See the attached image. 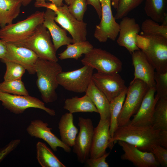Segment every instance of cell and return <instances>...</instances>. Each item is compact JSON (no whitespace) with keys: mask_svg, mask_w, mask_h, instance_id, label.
I'll list each match as a JSON object with an SVG mask.
<instances>
[{"mask_svg":"<svg viewBox=\"0 0 167 167\" xmlns=\"http://www.w3.org/2000/svg\"><path fill=\"white\" fill-rule=\"evenodd\" d=\"M161 131L151 125L135 126L128 123L118 126L111 139V149L113 143L121 141L134 145L141 150L152 152L154 145H161Z\"/></svg>","mask_w":167,"mask_h":167,"instance_id":"1","label":"cell"},{"mask_svg":"<svg viewBox=\"0 0 167 167\" xmlns=\"http://www.w3.org/2000/svg\"><path fill=\"white\" fill-rule=\"evenodd\" d=\"M35 68L36 84L42 100L47 103L55 101L58 98L56 92L59 85L57 76L62 71L61 66L58 62L38 58Z\"/></svg>","mask_w":167,"mask_h":167,"instance_id":"2","label":"cell"},{"mask_svg":"<svg viewBox=\"0 0 167 167\" xmlns=\"http://www.w3.org/2000/svg\"><path fill=\"white\" fill-rule=\"evenodd\" d=\"M137 44L156 71L167 72V38L138 35Z\"/></svg>","mask_w":167,"mask_h":167,"instance_id":"3","label":"cell"},{"mask_svg":"<svg viewBox=\"0 0 167 167\" xmlns=\"http://www.w3.org/2000/svg\"><path fill=\"white\" fill-rule=\"evenodd\" d=\"M50 36L49 32L42 24L38 25L29 36L12 43L32 50L39 58L58 62L56 51Z\"/></svg>","mask_w":167,"mask_h":167,"instance_id":"4","label":"cell"},{"mask_svg":"<svg viewBox=\"0 0 167 167\" xmlns=\"http://www.w3.org/2000/svg\"><path fill=\"white\" fill-rule=\"evenodd\" d=\"M44 14L37 11L23 20L1 28L0 38L6 42L13 43L26 38L43 24Z\"/></svg>","mask_w":167,"mask_h":167,"instance_id":"5","label":"cell"},{"mask_svg":"<svg viewBox=\"0 0 167 167\" xmlns=\"http://www.w3.org/2000/svg\"><path fill=\"white\" fill-rule=\"evenodd\" d=\"M149 88L143 81L132 80L127 88L125 99L118 119V126L126 125L138 111Z\"/></svg>","mask_w":167,"mask_h":167,"instance_id":"6","label":"cell"},{"mask_svg":"<svg viewBox=\"0 0 167 167\" xmlns=\"http://www.w3.org/2000/svg\"><path fill=\"white\" fill-rule=\"evenodd\" d=\"M81 61L84 65L89 66L102 73H118L122 69V62L119 59L101 48H93L85 54Z\"/></svg>","mask_w":167,"mask_h":167,"instance_id":"7","label":"cell"},{"mask_svg":"<svg viewBox=\"0 0 167 167\" xmlns=\"http://www.w3.org/2000/svg\"><path fill=\"white\" fill-rule=\"evenodd\" d=\"M67 6V5L64 4L61 6L57 7L52 3H50L47 8L55 12V22L71 34L73 43L86 41L87 23L75 18L69 12Z\"/></svg>","mask_w":167,"mask_h":167,"instance_id":"8","label":"cell"},{"mask_svg":"<svg viewBox=\"0 0 167 167\" xmlns=\"http://www.w3.org/2000/svg\"><path fill=\"white\" fill-rule=\"evenodd\" d=\"M0 101L5 108L15 114H22L26 109L32 108L42 109L52 116L56 114L54 110L46 107L39 99L29 95H13L0 91Z\"/></svg>","mask_w":167,"mask_h":167,"instance_id":"9","label":"cell"},{"mask_svg":"<svg viewBox=\"0 0 167 167\" xmlns=\"http://www.w3.org/2000/svg\"><path fill=\"white\" fill-rule=\"evenodd\" d=\"M94 69L84 65L79 69L60 73L57 76L59 85L75 92H85L92 80Z\"/></svg>","mask_w":167,"mask_h":167,"instance_id":"10","label":"cell"},{"mask_svg":"<svg viewBox=\"0 0 167 167\" xmlns=\"http://www.w3.org/2000/svg\"><path fill=\"white\" fill-rule=\"evenodd\" d=\"M101 9V21L96 26L94 36L99 42H105L108 39L115 41L119 31V24L113 14L111 0H100Z\"/></svg>","mask_w":167,"mask_h":167,"instance_id":"11","label":"cell"},{"mask_svg":"<svg viewBox=\"0 0 167 167\" xmlns=\"http://www.w3.org/2000/svg\"><path fill=\"white\" fill-rule=\"evenodd\" d=\"M78 125L79 131L72 147L73 151L76 155L78 161L83 164L89 157L94 128L89 118L79 117Z\"/></svg>","mask_w":167,"mask_h":167,"instance_id":"12","label":"cell"},{"mask_svg":"<svg viewBox=\"0 0 167 167\" xmlns=\"http://www.w3.org/2000/svg\"><path fill=\"white\" fill-rule=\"evenodd\" d=\"M92 80L97 88L110 102L127 89L124 80L118 73L93 74Z\"/></svg>","mask_w":167,"mask_h":167,"instance_id":"13","label":"cell"},{"mask_svg":"<svg viewBox=\"0 0 167 167\" xmlns=\"http://www.w3.org/2000/svg\"><path fill=\"white\" fill-rule=\"evenodd\" d=\"M48 124L42 120L36 119L30 122L26 130L31 137L43 140L46 142L54 152L58 147L61 148L66 152H71V148L64 144L51 131L52 128L48 126Z\"/></svg>","mask_w":167,"mask_h":167,"instance_id":"14","label":"cell"},{"mask_svg":"<svg viewBox=\"0 0 167 167\" xmlns=\"http://www.w3.org/2000/svg\"><path fill=\"white\" fill-rule=\"evenodd\" d=\"M119 31L117 44L124 47L131 54L140 49L137 44V38L140 30V27L135 19L127 16L121 19L119 24Z\"/></svg>","mask_w":167,"mask_h":167,"instance_id":"15","label":"cell"},{"mask_svg":"<svg viewBox=\"0 0 167 167\" xmlns=\"http://www.w3.org/2000/svg\"><path fill=\"white\" fill-rule=\"evenodd\" d=\"M7 52L1 61L13 62L24 67L30 74L36 73L35 64L39 57L32 50L27 48L6 42Z\"/></svg>","mask_w":167,"mask_h":167,"instance_id":"16","label":"cell"},{"mask_svg":"<svg viewBox=\"0 0 167 167\" xmlns=\"http://www.w3.org/2000/svg\"><path fill=\"white\" fill-rule=\"evenodd\" d=\"M117 142L124 152L121 159L128 161L137 167H158L160 165L152 152L141 150L135 146L124 141Z\"/></svg>","mask_w":167,"mask_h":167,"instance_id":"17","label":"cell"},{"mask_svg":"<svg viewBox=\"0 0 167 167\" xmlns=\"http://www.w3.org/2000/svg\"><path fill=\"white\" fill-rule=\"evenodd\" d=\"M110 119H100L94 128L89 155L90 158H95L106 152L108 147L111 149L109 133Z\"/></svg>","mask_w":167,"mask_h":167,"instance_id":"18","label":"cell"},{"mask_svg":"<svg viewBox=\"0 0 167 167\" xmlns=\"http://www.w3.org/2000/svg\"><path fill=\"white\" fill-rule=\"evenodd\" d=\"M155 87L149 88L145 95L137 112L128 124L135 126L152 125L155 108L159 97Z\"/></svg>","mask_w":167,"mask_h":167,"instance_id":"19","label":"cell"},{"mask_svg":"<svg viewBox=\"0 0 167 167\" xmlns=\"http://www.w3.org/2000/svg\"><path fill=\"white\" fill-rule=\"evenodd\" d=\"M131 55L134 68V77L132 80L139 79L144 82L149 88L155 87V69L144 53L140 49L134 51Z\"/></svg>","mask_w":167,"mask_h":167,"instance_id":"20","label":"cell"},{"mask_svg":"<svg viewBox=\"0 0 167 167\" xmlns=\"http://www.w3.org/2000/svg\"><path fill=\"white\" fill-rule=\"evenodd\" d=\"M44 14L43 25L49 32L56 51L61 47L73 43L72 38L67 36L66 31L60 28L56 24L54 18L55 12L52 10L46 8Z\"/></svg>","mask_w":167,"mask_h":167,"instance_id":"21","label":"cell"},{"mask_svg":"<svg viewBox=\"0 0 167 167\" xmlns=\"http://www.w3.org/2000/svg\"><path fill=\"white\" fill-rule=\"evenodd\" d=\"M58 128L61 141L66 145L73 147L78 132L74 123L72 113H66L61 117Z\"/></svg>","mask_w":167,"mask_h":167,"instance_id":"22","label":"cell"},{"mask_svg":"<svg viewBox=\"0 0 167 167\" xmlns=\"http://www.w3.org/2000/svg\"><path fill=\"white\" fill-rule=\"evenodd\" d=\"M85 93L96 108L100 115V119H110V102L106 96L97 88L92 80Z\"/></svg>","mask_w":167,"mask_h":167,"instance_id":"23","label":"cell"},{"mask_svg":"<svg viewBox=\"0 0 167 167\" xmlns=\"http://www.w3.org/2000/svg\"><path fill=\"white\" fill-rule=\"evenodd\" d=\"M21 2L17 0H0V26L12 23L19 15Z\"/></svg>","mask_w":167,"mask_h":167,"instance_id":"24","label":"cell"},{"mask_svg":"<svg viewBox=\"0 0 167 167\" xmlns=\"http://www.w3.org/2000/svg\"><path fill=\"white\" fill-rule=\"evenodd\" d=\"M63 108L72 114L77 112L98 113L95 105L86 94L80 97L75 96L66 99Z\"/></svg>","mask_w":167,"mask_h":167,"instance_id":"25","label":"cell"},{"mask_svg":"<svg viewBox=\"0 0 167 167\" xmlns=\"http://www.w3.org/2000/svg\"><path fill=\"white\" fill-rule=\"evenodd\" d=\"M36 159L42 167H66L44 143L38 142L36 145Z\"/></svg>","mask_w":167,"mask_h":167,"instance_id":"26","label":"cell"},{"mask_svg":"<svg viewBox=\"0 0 167 167\" xmlns=\"http://www.w3.org/2000/svg\"><path fill=\"white\" fill-rule=\"evenodd\" d=\"M144 11L151 19L162 23L167 18V0H145Z\"/></svg>","mask_w":167,"mask_h":167,"instance_id":"27","label":"cell"},{"mask_svg":"<svg viewBox=\"0 0 167 167\" xmlns=\"http://www.w3.org/2000/svg\"><path fill=\"white\" fill-rule=\"evenodd\" d=\"M93 48L92 45L87 41L71 44L67 45L66 49L58 54V58L61 60L67 59L77 60Z\"/></svg>","mask_w":167,"mask_h":167,"instance_id":"28","label":"cell"},{"mask_svg":"<svg viewBox=\"0 0 167 167\" xmlns=\"http://www.w3.org/2000/svg\"><path fill=\"white\" fill-rule=\"evenodd\" d=\"M127 89L110 102V123L109 133L111 138L118 127V119L124 102Z\"/></svg>","mask_w":167,"mask_h":167,"instance_id":"29","label":"cell"},{"mask_svg":"<svg viewBox=\"0 0 167 167\" xmlns=\"http://www.w3.org/2000/svg\"><path fill=\"white\" fill-rule=\"evenodd\" d=\"M152 126L156 130L167 131V98H159L157 101Z\"/></svg>","mask_w":167,"mask_h":167,"instance_id":"30","label":"cell"},{"mask_svg":"<svg viewBox=\"0 0 167 167\" xmlns=\"http://www.w3.org/2000/svg\"><path fill=\"white\" fill-rule=\"evenodd\" d=\"M141 35L160 36L167 38V25H160L151 19L144 20L140 27Z\"/></svg>","mask_w":167,"mask_h":167,"instance_id":"31","label":"cell"},{"mask_svg":"<svg viewBox=\"0 0 167 167\" xmlns=\"http://www.w3.org/2000/svg\"><path fill=\"white\" fill-rule=\"evenodd\" d=\"M0 91L13 95H29L21 79L0 83Z\"/></svg>","mask_w":167,"mask_h":167,"instance_id":"32","label":"cell"},{"mask_svg":"<svg viewBox=\"0 0 167 167\" xmlns=\"http://www.w3.org/2000/svg\"><path fill=\"white\" fill-rule=\"evenodd\" d=\"M145 0H118L114 17L120 19L127 16L131 11L138 7Z\"/></svg>","mask_w":167,"mask_h":167,"instance_id":"33","label":"cell"},{"mask_svg":"<svg viewBox=\"0 0 167 167\" xmlns=\"http://www.w3.org/2000/svg\"><path fill=\"white\" fill-rule=\"evenodd\" d=\"M6 70L4 76L5 81H9L21 79L25 71V69L18 63L10 61L4 62Z\"/></svg>","mask_w":167,"mask_h":167,"instance_id":"34","label":"cell"},{"mask_svg":"<svg viewBox=\"0 0 167 167\" xmlns=\"http://www.w3.org/2000/svg\"><path fill=\"white\" fill-rule=\"evenodd\" d=\"M88 3L87 0H72L68 6L70 13L79 21H83Z\"/></svg>","mask_w":167,"mask_h":167,"instance_id":"35","label":"cell"},{"mask_svg":"<svg viewBox=\"0 0 167 167\" xmlns=\"http://www.w3.org/2000/svg\"><path fill=\"white\" fill-rule=\"evenodd\" d=\"M154 79L156 95L159 98H167V72L161 73L155 72Z\"/></svg>","mask_w":167,"mask_h":167,"instance_id":"36","label":"cell"},{"mask_svg":"<svg viewBox=\"0 0 167 167\" xmlns=\"http://www.w3.org/2000/svg\"><path fill=\"white\" fill-rule=\"evenodd\" d=\"M152 152L163 167L167 166V149L159 145H155L152 147Z\"/></svg>","mask_w":167,"mask_h":167,"instance_id":"37","label":"cell"},{"mask_svg":"<svg viewBox=\"0 0 167 167\" xmlns=\"http://www.w3.org/2000/svg\"><path fill=\"white\" fill-rule=\"evenodd\" d=\"M109 154V152H106L102 156L95 158H89L84 163L89 167H108L109 165L106 160Z\"/></svg>","mask_w":167,"mask_h":167,"instance_id":"38","label":"cell"},{"mask_svg":"<svg viewBox=\"0 0 167 167\" xmlns=\"http://www.w3.org/2000/svg\"><path fill=\"white\" fill-rule=\"evenodd\" d=\"M20 142L21 140L19 139H13L4 147L0 149V163L8 154L15 150Z\"/></svg>","mask_w":167,"mask_h":167,"instance_id":"39","label":"cell"},{"mask_svg":"<svg viewBox=\"0 0 167 167\" xmlns=\"http://www.w3.org/2000/svg\"><path fill=\"white\" fill-rule=\"evenodd\" d=\"M35 6L37 7H45L48 8L49 3H46V1H49L54 5L57 7H60L63 6L64 4L63 2L64 0H35Z\"/></svg>","mask_w":167,"mask_h":167,"instance_id":"40","label":"cell"},{"mask_svg":"<svg viewBox=\"0 0 167 167\" xmlns=\"http://www.w3.org/2000/svg\"><path fill=\"white\" fill-rule=\"evenodd\" d=\"M88 4L92 5L95 10L98 16L101 19V9L100 0H87Z\"/></svg>","mask_w":167,"mask_h":167,"instance_id":"41","label":"cell"},{"mask_svg":"<svg viewBox=\"0 0 167 167\" xmlns=\"http://www.w3.org/2000/svg\"><path fill=\"white\" fill-rule=\"evenodd\" d=\"M7 52L6 42L0 39V59L1 60L5 58Z\"/></svg>","mask_w":167,"mask_h":167,"instance_id":"42","label":"cell"},{"mask_svg":"<svg viewBox=\"0 0 167 167\" xmlns=\"http://www.w3.org/2000/svg\"><path fill=\"white\" fill-rule=\"evenodd\" d=\"M161 146L167 148V131H161Z\"/></svg>","mask_w":167,"mask_h":167,"instance_id":"43","label":"cell"},{"mask_svg":"<svg viewBox=\"0 0 167 167\" xmlns=\"http://www.w3.org/2000/svg\"><path fill=\"white\" fill-rule=\"evenodd\" d=\"M20 1L22 3V5L26 6L29 4L33 0H17Z\"/></svg>","mask_w":167,"mask_h":167,"instance_id":"44","label":"cell"},{"mask_svg":"<svg viewBox=\"0 0 167 167\" xmlns=\"http://www.w3.org/2000/svg\"><path fill=\"white\" fill-rule=\"evenodd\" d=\"M111 5L114 8L116 9L117 7L118 0H111Z\"/></svg>","mask_w":167,"mask_h":167,"instance_id":"45","label":"cell"},{"mask_svg":"<svg viewBox=\"0 0 167 167\" xmlns=\"http://www.w3.org/2000/svg\"><path fill=\"white\" fill-rule=\"evenodd\" d=\"M71 0H64V1L65 2L66 4L68 5L70 4Z\"/></svg>","mask_w":167,"mask_h":167,"instance_id":"46","label":"cell"}]
</instances>
